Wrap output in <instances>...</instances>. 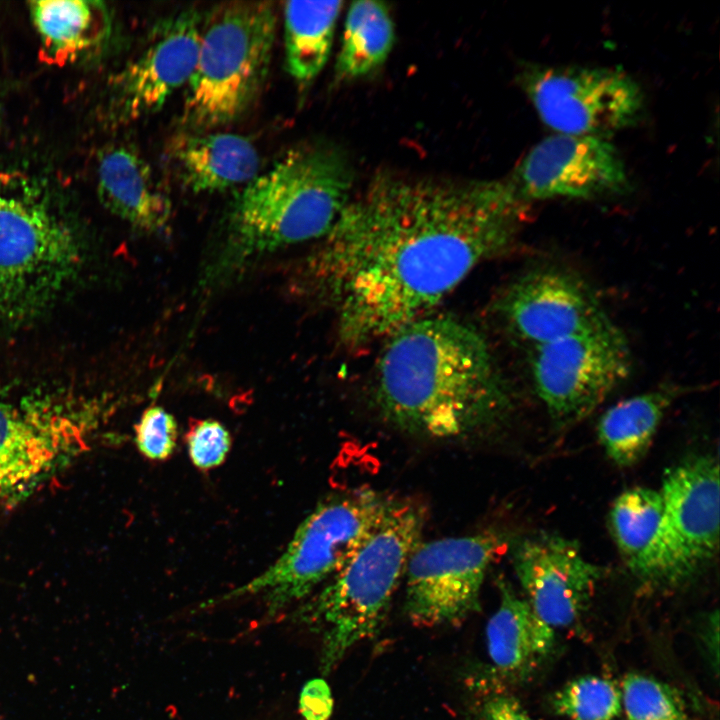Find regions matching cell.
Returning a JSON list of instances; mask_svg holds the SVG:
<instances>
[{
  "label": "cell",
  "instance_id": "cell-1",
  "mask_svg": "<svg viewBox=\"0 0 720 720\" xmlns=\"http://www.w3.org/2000/svg\"><path fill=\"white\" fill-rule=\"evenodd\" d=\"M525 204L509 180L376 176L308 258L306 288L345 347L388 339L511 248Z\"/></svg>",
  "mask_w": 720,
  "mask_h": 720
},
{
  "label": "cell",
  "instance_id": "cell-2",
  "mask_svg": "<svg viewBox=\"0 0 720 720\" xmlns=\"http://www.w3.org/2000/svg\"><path fill=\"white\" fill-rule=\"evenodd\" d=\"M375 401L396 428L433 439L483 432L512 408L484 335L456 317L431 313L387 339L376 367Z\"/></svg>",
  "mask_w": 720,
  "mask_h": 720
},
{
  "label": "cell",
  "instance_id": "cell-3",
  "mask_svg": "<svg viewBox=\"0 0 720 720\" xmlns=\"http://www.w3.org/2000/svg\"><path fill=\"white\" fill-rule=\"evenodd\" d=\"M352 182L336 148L317 144L287 153L235 196L203 286L224 285L264 255L323 238L350 201Z\"/></svg>",
  "mask_w": 720,
  "mask_h": 720
},
{
  "label": "cell",
  "instance_id": "cell-4",
  "mask_svg": "<svg viewBox=\"0 0 720 720\" xmlns=\"http://www.w3.org/2000/svg\"><path fill=\"white\" fill-rule=\"evenodd\" d=\"M424 521L420 505L395 500L346 565L299 610L300 621L320 634L324 675L381 628L408 559L421 541Z\"/></svg>",
  "mask_w": 720,
  "mask_h": 720
},
{
  "label": "cell",
  "instance_id": "cell-5",
  "mask_svg": "<svg viewBox=\"0 0 720 720\" xmlns=\"http://www.w3.org/2000/svg\"><path fill=\"white\" fill-rule=\"evenodd\" d=\"M271 2L215 5L202 21L183 122L197 132L231 124L254 105L269 74L276 34Z\"/></svg>",
  "mask_w": 720,
  "mask_h": 720
},
{
  "label": "cell",
  "instance_id": "cell-6",
  "mask_svg": "<svg viewBox=\"0 0 720 720\" xmlns=\"http://www.w3.org/2000/svg\"><path fill=\"white\" fill-rule=\"evenodd\" d=\"M394 501L370 488L353 489L323 500L301 522L270 566L203 606L259 595L273 616L308 597L346 565L380 525Z\"/></svg>",
  "mask_w": 720,
  "mask_h": 720
},
{
  "label": "cell",
  "instance_id": "cell-7",
  "mask_svg": "<svg viewBox=\"0 0 720 720\" xmlns=\"http://www.w3.org/2000/svg\"><path fill=\"white\" fill-rule=\"evenodd\" d=\"M71 230L33 197L0 189V320L34 311L79 263Z\"/></svg>",
  "mask_w": 720,
  "mask_h": 720
},
{
  "label": "cell",
  "instance_id": "cell-8",
  "mask_svg": "<svg viewBox=\"0 0 720 720\" xmlns=\"http://www.w3.org/2000/svg\"><path fill=\"white\" fill-rule=\"evenodd\" d=\"M532 349L535 389L558 428L591 414L631 370L628 342L608 317Z\"/></svg>",
  "mask_w": 720,
  "mask_h": 720
},
{
  "label": "cell",
  "instance_id": "cell-9",
  "mask_svg": "<svg viewBox=\"0 0 720 720\" xmlns=\"http://www.w3.org/2000/svg\"><path fill=\"white\" fill-rule=\"evenodd\" d=\"M659 491L663 518L650 583L672 587L694 576L718 551L717 458L693 456L667 469Z\"/></svg>",
  "mask_w": 720,
  "mask_h": 720
},
{
  "label": "cell",
  "instance_id": "cell-10",
  "mask_svg": "<svg viewBox=\"0 0 720 720\" xmlns=\"http://www.w3.org/2000/svg\"><path fill=\"white\" fill-rule=\"evenodd\" d=\"M521 84L542 121L559 134L603 137L631 126L643 107L637 83L617 69L533 66Z\"/></svg>",
  "mask_w": 720,
  "mask_h": 720
},
{
  "label": "cell",
  "instance_id": "cell-11",
  "mask_svg": "<svg viewBox=\"0 0 720 720\" xmlns=\"http://www.w3.org/2000/svg\"><path fill=\"white\" fill-rule=\"evenodd\" d=\"M506 541L497 531L420 541L405 570V611L422 626L455 624L479 610L486 573Z\"/></svg>",
  "mask_w": 720,
  "mask_h": 720
},
{
  "label": "cell",
  "instance_id": "cell-12",
  "mask_svg": "<svg viewBox=\"0 0 720 720\" xmlns=\"http://www.w3.org/2000/svg\"><path fill=\"white\" fill-rule=\"evenodd\" d=\"M203 16L190 7L154 24L141 52L113 81L114 119L128 122L151 115L187 85L198 57Z\"/></svg>",
  "mask_w": 720,
  "mask_h": 720
},
{
  "label": "cell",
  "instance_id": "cell-13",
  "mask_svg": "<svg viewBox=\"0 0 720 720\" xmlns=\"http://www.w3.org/2000/svg\"><path fill=\"white\" fill-rule=\"evenodd\" d=\"M509 181L526 202L556 197L591 199L622 193L628 186L622 158L608 140L566 134L535 145Z\"/></svg>",
  "mask_w": 720,
  "mask_h": 720
},
{
  "label": "cell",
  "instance_id": "cell-14",
  "mask_svg": "<svg viewBox=\"0 0 720 720\" xmlns=\"http://www.w3.org/2000/svg\"><path fill=\"white\" fill-rule=\"evenodd\" d=\"M497 311L512 334L532 348L608 317L584 280L557 268H540L521 275L506 288Z\"/></svg>",
  "mask_w": 720,
  "mask_h": 720
},
{
  "label": "cell",
  "instance_id": "cell-15",
  "mask_svg": "<svg viewBox=\"0 0 720 720\" xmlns=\"http://www.w3.org/2000/svg\"><path fill=\"white\" fill-rule=\"evenodd\" d=\"M512 562L526 601L553 629L578 620L604 573L576 542L547 532L518 541Z\"/></svg>",
  "mask_w": 720,
  "mask_h": 720
},
{
  "label": "cell",
  "instance_id": "cell-16",
  "mask_svg": "<svg viewBox=\"0 0 720 720\" xmlns=\"http://www.w3.org/2000/svg\"><path fill=\"white\" fill-rule=\"evenodd\" d=\"M68 419L0 404V498L39 480L73 443Z\"/></svg>",
  "mask_w": 720,
  "mask_h": 720
},
{
  "label": "cell",
  "instance_id": "cell-17",
  "mask_svg": "<svg viewBox=\"0 0 720 720\" xmlns=\"http://www.w3.org/2000/svg\"><path fill=\"white\" fill-rule=\"evenodd\" d=\"M97 192L107 210L137 230L159 233L169 224L171 200L149 164L127 146H113L100 154Z\"/></svg>",
  "mask_w": 720,
  "mask_h": 720
},
{
  "label": "cell",
  "instance_id": "cell-18",
  "mask_svg": "<svg viewBox=\"0 0 720 720\" xmlns=\"http://www.w3.org/2000/svg\"><path fill=\"white\" fill-rule=\"evenodd\" d=\"M170 160L180 183L194 193L221 192L246 185L259 174L260 155L240 134L197 132L176 138Z\"/></svg>",
  "mask_w": 720,
  "mask_h": 720
},
{
  "label": "cell",
  "instance_id": "cell-19",
  "mask_svg": "<svg viewBox=\"0 0 720 720\" xmlns=\"http://www.w3.org/2000/svg\"><path fill=\"white\" fill-rule=\"evenodd\" d=\"M498 588L500 602L486 627L488 653L499 673L520 678L551 652L554 629L506 580L500 579Z\"/></svg>",
  "mask_w": 720,
  "mask_h": 720
},
{
  "label": "cell",
  "instance_id": "cell-20",
  "mask_svg": "<svg viewBox=\"0 0 720 720\" xmlns=\"http://www.w3.org/2000/svg\"><path fill=\"white\" fill-rule=\"evenodd\" d=\"M28 5L44 53L53 62L74 60L110 39L112 15L102 1L40 0Z\"/></svg>",
  "mask_w": 720,
  "mask_h": 720
},
{
  "label": "cell",
  "instance_id": "cell-21",
  "mask_svg": "<svg viewBox=\"0 0 720 720\" xmlns=\"http://www.w3.org/2000/svg\"><path fill=\"white\" fill-rule=\"evenodd\" d=\"M682 392L679 386L664 384L607 409L598 421L597 436L608 458L619 467L640 461L666 411Z\"/></svg>",
  "mask_w": 720,
  "mask_h": 720
},
{
  "label": "cell",
  "instance_id": "cell-22",
  "mask_svg": "<svg viewBox=\"0 0 720 720\" xmlns=\"http://www.w3.org/2000/svg\"><path fill=\"white\" fill-rule=\"evenodd\" d=\"M342 5L339 0L285 3V66L297 83H310L324 68Z\"/></svg>",
  "mask_w": 720,
  "mask_h": 720
},
{
  "label": "cell",
  "instance_id": "cell-23",
  "mask_svg": "<svg viewBox=\"0 0 720 720\" xmlns=\"http://www.w3.org/2000/svg\"><path fill=\"white\" fill-rule=\"evenodd\" d=\"M663 518L659 490L634 487L622 492L609 511V529L631 571L650 583Z\"/></svg>",
  "mask_w": 720,
  "mask_h": 720
},
{
  "label": "cell",
  "instance_id": "cell-24",
  "mask_svg": "<svg viewBox=\"0 0 720 720\" xmlns=\"http://www.w3.org/2000/svg\"><path fill=\"white\" fill-rule=\"evenodd\" d=\"M394 43V24L383 2L360 0L347 12L336 62L338 80L363 77L387 59Z\"/></svg>",
  "mask_w": 720,
  "mask_h": 720
},
{
  "label": "cell",
  "instance_id": "cell-25",
  "mask_svg": "<svg viewBox=\"0 0 720 720\" xmlns=\"http://www.w3.org/2000/svg\"><path fill=\"white\" fill-rule=\"evenodd\" d=\"M569 720H613L622 710L621 691L610 679L586 675L567 682L550 701Z\"/></svg>",
  "mask_w": 720,
  "mask_h": 720
},
{
  "label": "cell",
  "instance_id": "cell-26",
  "mask_svg": "<svg viewBox=\"0 0 720 720\" xmlns=\"http://www.w3.org/2000/svg\"><path fill=\"white\" fill-rule=\"evenodd\" d=\"M621 688L622 708L628 720H687L682 697L664 682L629 673Z\"/></svg>",
  "mask_w": 720,
  "mask_h": 720
},
{
  "label": "cell",
  "instance_id": "cell-27",
  "mask_svg": "<svg viewBox=\"0 0 720 720\" xmlns=\"http://www.w3.org/2000/svg\"><path fill=\"white\" fill-rule=\"evenodd\" d=\"M177 435L174 416L160 406L148 407L135 426L138 450L153 461L166 460L173 454Z\"/></svg>",
  "mask_w": 720,
  "mask_h": 720
},
{
  "label": "cell",
  "instance_id": "cell-28",
  "mask_svg": "<svg viewBox=\"0 0 720 720\" xmlns=\"http://www.w3.org/2000/svg\"><path fill=\"white\" fill-rule=\"evenodd\" d=\"M186 445L192 464L200 470H209L225 461L231 448V436L219 421L205 419L190 427Z\"/></svg>",
  "mask_w": 720,
  "mask_h": 720
},
{
  "label": "cell",
  "instance_id": "cell-29",
  "mask_svg": "<svg viewBox=\"0 0 720 720\" xmlns=\"http://www.w3.org/2000/svg\"><path fill=\"white\" fill-rule=\"evenodd\" d=\"M330 689L322 679L306 683L300 695V710L306 720H327L332 712Z\"/></svg>",
  "mask_w": 720,
  "mask_h": 720
},
{
  "label": "cell",
  "instance_id": "cell-30",
  "mask_svg": "<svg viewBox=\"0 0 720 720\" xmlns=\"http://www.w3.org/2000/svg\"><path fill=\"white\" fill-rule=\"evenodd\" d=\"M479 720H534L513 696L492 693L479 704Z\"/></svg>",
  "mask_w": 720,
  "mask_h": 720
},
{
  "label": "cell",
  "instance_id": "cell-31",
  "mask_svg": "<svg viewBox=\"0 0 720 720\" xmlns=\"http://www.w3.org/2000/svg\"><path fill=\"white\" fill-rule=\"evenodd\" d=\"M702 641L711 663L718 668V613L708 618L702 632Z\"/></svg>",
  "mask_w": 720,
  "mask_h": 720
}]
</instances>
